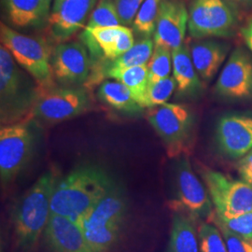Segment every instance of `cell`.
Instances as JSON below:
<instances>
[{
	"label": "cell",
	"instance_id": "14",
	"mask_svg": "<svg viewBox=\"0 0 252 252\" xmlns=\"http://www.w3.org/2000/svg\"><path fill=\"white\" fill-rule=\"evenodd\" d=\"M215 142L220 153L240 159L252 150V115L227 114L217 123Z\"/></svg>",
	"mask_w": 252,
	"mask_h": 252
},
{
	"label": "cell",
	"instance_id": "26",
	"mask_svg": "<svg viewBox=\"0 0 252 252\" xmlns=\"http://www.w3.org/2000/svg\"><path fill=\"white\" fill-rule=\"evenodd\" d=\"M161 4L162 0H144L132 24L134 34L140 38H153Z\"/></svg>",
	"mask_w": 252,
	"mask_h": 252
},
{
	"label": "cell",
	"instance_id": "8",
	"mask_svg": "<svg viewBox=\"0 0 252 252\" xmlns=\"http://www.w3.org/2000/svg\"><path fill=\"white\" fill-rule=\"evenodd\" d=\"M174 185L176 197L171 202L173 211L189 215L199 224L213 222L215 209L207 186L195 175L186 155L176 158Z\"/></svg>",
	"mask_w": 252,
	"mask_h": 252
},
{
	"label": "cell",
	"instance_id": "6",
	"mask_svg": "<svg viewBox=\"0 0 252 252\" xmlns=\"http://www.w3.org/2000/svg\"><path fill=\"white\" fill-rule=\"evenodd\" d=\"M36 120L27 118L0 128V180L3 188L17 179L33 158L39 140Z\"/></svg>",
	"mask_w": 252,
	"mask_h": 252
},
{
	"label": "cell",
	"instance_id": "2",
	"mask_svg": "<svg viewBox=\"0 0 252 252\" xmlns=\"http://www.w3.org/2000/svg\"><path fill=\"white\" fill-rule=\"evenodd\" d=\"M53 170L44 172L17 200L11 212V224L17 252L36 249L52 215V196L58 180Z\"/></svg>",
	"mask_w": 252,
	"mask_h": 252
},
{
	"label": "cell",
	"instance_id": "30",
	"mask_svg": "<svg viewBox=\"0 0 252 252\" xmlns=\"http://www.w3.org/2000/svg\"><path fill=\"white\" fill-rule=\"evenodd\" d=\"M122 26L114 0H101L91 14L87 27H110Z\"/></svg>",
	"mask_w": 252,
	"mask_h": 252
},
{
	"label": "cell",
	"instance_id": "5",
	"mask_svg": "<svg viewBox=\"0 0 252 252\" xmlns=\"http://www.w3.org/2000/svg\"><path fill=\"white\" fill-rule=\"evenodd\" d=\"M0 40L16 63L35 81L41 94L57 87L51 64L52 51L44 38L24 35L1 23Z\"/></svg>",
	"mask_w": 252,
	"mask_h": 252
},
{
	"label": "cell",
	"instance_id": "35",
	"mask_svg": "<svg viewBox=\"0 0 252 252\" xmlns=\"http://www.w3.org/2000/svg\"><path fill=\"white\" fill-rule=\"evenodd\" d=\"M242 36L245 42L252 53V20L242 29Z\"/></svg>",
	"mask_w": 252,
	"mask_h": 252
},
{
	"label": "cell",
	"instance_id": "4",
	"mask_svg": "<svg viewBox=\"0 0 252 252\" xmlns=\"http://www.w3.org/2000/svg\"><path fill=\"white\" fill-rule=\"evenodd\" d=\"M40 90L27 79L8 49L0 47V115L1 125H10L29 116Z\"/></svg>",
	"mask_w": 252,
	"mask_h": 252
},
{
	"label": "cell",
	"instance_id": "12",
	"mask_svg": "<svg viewBox=\"0 0 252 252\" xmlns=\"http://www.w3.org/2000/svg\"><path fill=\"white\" fill-rule=\"evenodd\" d=\"M80 38L90 54L92 68L117 59L135 43L133 30L125 26L84 27Z\"/></svg>",
	"mask_w": 252,
	"mask_h": 252
},
{
	"label": "cell",
	"instance_id": "7",
	"mask_svg": "<svg viewBox=\"0 0 252 252\" xmlns=\"http://www.w3.org/2000/svg\"><path fill=\"white\" fill-rule=\"evenodd\" d=\"M147 119L159 135L170 158L186 155L194 139L195 117L187 106L165 103L149 108Z\"/></svg>",
	"mask_w": 252,
	"mask_h": 252
},
{
	"label": "cell",
	"instance_id": "25",
	"mask_svg": "<svg viewBox=\"0 0 252 252\" xmlns=\"http://www.w3.org/2000/svg\"><path fill=\"white\" fill-rule=\"evenodd\" d=\"M104 79L120 81L131 92L135 101L146 108V92L148 87V64L124 69H113L104 74Z\"/></svg>",
	"mask_w": 252,
	"mask_h": 252
},
{
	"label": "cell",
	"instance_id": "21",
	"mask_svg": "<svg viewBox=\"0 0 252 252\" xmlns=\"http://www.w3.org/2000/svg\"><path fill=\"white\" fill-rule=\"evenodd\" d=\"M154 40L153 37L140 38L138 42L129 49L126 53L122 54L117 59L101 63L98 66L92 68L90 78L85 86L91 87L103 80L104 74L113 69H124L132 66L148 64L152 58L154 50Z\"/></svg>",
	"mask_w": 252,
	"mask_h": 252
},
{
	"label": "cell",
	"instance_id": "3",
	"mask_svg": "<svg viewBox=\"0 0 252 252\" xmlns=\"http://www.w3.org/2000/svg\"><path fill=\"white\" fill-rule=\"evenodd\" d=\"M129 214V199L124 186L118 182L80 222L93 252L116 251Z\"/></svg>",
	"mask_w": 252,
	"mask_h": 252
},
{
	"label": "cell",
	"instance_id": "23",
	"mask_svg": "<svg viewBox=\"0 0 252 252\" xmlns=\"http://www.w3.org/2000/svg\"><path fill=\"white\" fill-rule=\"evenodd\" d=\"M199 223L189 215L174 211L169 240L164 252H199Z\"/></svg>",
	"mask_w": 252,
	"mask_h": 252
},
{
	"label": "cell",
	"instance_id": "13",
	"mask_svg": "<svg viewBox=\"0 0 252 252\" xmlns=\"http://www.w3.org/2000/svg\"><path fill=\"white\" fill-rule=\"evenodd\" d=\"M51 64L56 83L63 86L85 85L90 78V54L82 42H59L52 50Z\"/></svg>",
	"mask_w": 252,
	"mask_h": 252
},
{
	"label": "cell",
	"instance_id": "11",
	"mask_svg": "<svg viewBox=\"0 0 252 252\" xmlns=\"http://www.w3.org/2000/svg\"><path fill=\"white\" fill-rule=\"evenodd\" d=\"M188 30L191 37L231 36L236 25V13L227 0H192L189 5Z\"/></svg>",
	"mask_w": 252,
	"mask_h": 252
},
{
	"label": "cell",
	"instance_id": "10",
	"mask_svg": "<svg viewBox=\"0 0 252 252\" xmlns=\"http://www.w3.org/2000/svg\"><path fill=\"white\" fill-rule=\"evenodd\" d=\"M201 176L217 217L232 218L252 210V188L243 180L209 168L202 169Z\"/></svg>",
	"mask_w": 252,
	"mask_h": 252
},
{
	"label": "cell",
	"instance_id": "28",
	"mask_svg": "<svg viewBox=\"0 0 252 252\" xmlns=\"http://www.w3.org/2000/svg\"><path fill=\"white\" fill-rule=\"evenodd\" d=\"M199 252H228L220 228L211 222L199 224Z\"/></svg>",
	"mask_w": 252,
	"mask_h": 252
},
{
	"label": "cell",
	"instance_id": "18",
	"mask_svg": "<svg viewBox=\"0 0 252 252\" xmlns=\"http://www.w3.org/2000/svg\"><path fill=\"white\" fill-rule=\"evenodd\" d=\"M48 252H93L81 224L52 214L42 235Z\"/></svg>",
	"mask_w": 252,
	"mask_h": 252
},
{
	"label": "cell",
	"instance_id": "36",
	"mask_svg": "<svg viewBox=\"0 0 252 252\" xmlns=\"http://www.w3.org/2000/svg\"><path fill=\"white\" fill-rule=\"evenodd\" d=\"M231 1L235 2V3H240V4H244V3H249V2H251V1H252V0H231Z\"/></svg>",
	"mask_w": 252,
	"mask_h": 252
},
{
	"label": "cell",
	"instance_id": "1",
	"mask_svg": "<svg viewBox=\"0 0 252 252\" xmlns=\"http://www.w3.org/2000/svg\"><path fill=\"white\" fill-rule=\"evenodd\" d=\"M118 182L101 164L80 163L57 180L52 196V214L80 223Z\"/></svg>",
	"mask_w": 252,
	"mask_h": 252
},
{
	"label": "cell",
	"instance_id": "16",
	"mask_svg": "<svg viewBox=\"0 0 252 252\" xmlns=\"http://www.w3.org/2000/svg\"><path fill=\"white\" fill-rule=\"evenodd\" d=\"M98 0H54L49 28L53 38L63 42L81 30Z\"/></svg>",
	"mask_w": 252,
	"mask_h": 252
},
{
	"label": "cell",
	"instance_id": "33",
	"mask_svg": "<svg viewBox=\"0 0 252 252\" xmlns=\"http://www.w3.org/2000/svg\"><path fill=\"white\" fill-rule=\"evenodd\" d=\"M217 225V224H216ZM224 237L228 252H252V243L243 237L232 233L223 226L217 225Z\"/></svg>",
	"mask_w": 252,
	"mask_h": 252
},
{
	"label": "cell",
	"instance_id": "34",
	"mask_svg": "<svg viewBox=\"0 0 252 252\" xmlns=\"http://www.w3.org/2000/svg\"><path fill=\"white\" fill-rule=\"evenodd\" d=\"M236 169L240 180H243L252 188V150L239 159Z\"/></svg>",
	"mask_w": 252,
	"mask_h": 252
},
{
	"label": "cell",
	"instance_id": "22",
	"mask_svg": "<svg viewBox=\"0 0 252 252\" xmlns=\"http://www.w3.org/2000/svg\"><path fill=\"white\" fill-rule=\"evenodd\" d=\"M189 50L199 77L208 82L224 62L229 48L224 43L214 40H199L194 42Z\"/></svg>",
	"mask_w": 252,
	"mask_h": 252
},
{
	"label": "cell",
	"instance_id": "27",
	"mask_svg": "<svg viewBox=\"0 0 252 252\" xmlns=\"http://www.w3.org/2000/svg\"><path fill=\"white\" fill-rule=\"evenodd\" d=\"M172 72V52L160 46H155L151 60L148 63V84L161 81Z\"/></svg>",
	"mask_w": 252,
	"mask_h": 252
},
{
	"label": "cell",
	"instance_id": "37",
	"mask_svg": "<svg viewBox=\"0 0 252 252\" xmlns=\"http://www.w3.org/2000/svg\"></svg>",
	"mask_w": 252,
	"mask_h": 252
},
{
	"label": "cell",
	"instance_id": "24",
	"mask_svg": "<svg viewBox=\"0 0 252 252\" xmlns=\"http://www.w3.org/2000/svg\"><path fill=\"white\" fill-rule=\"evenodd\" d=\"M97 96L108 107L128 114H137L144 109L135 101L126 85L115 80L101 83Z\"/></svg>",
	"mask_w": 252,
	"mask_h": 252
},
{
	"label": "cell",
	"instance_id": "9",
	"mask_svg": "<svg viewBox=\"0 0 252 252\" xmlns=\"http://www.w3.org/2000/svg\"><path fill=\"white\" fill-rule=\"evenodd\" d=\"M90 108V96L85 88L57 86L40 94L28 118L47 124H59L80 116Z\"/></svg>",
	"mask_w": 252,
	"mask_h": 252
},
{
	"label": "cell",
	"instance_id": "15",
	"mask_svg": "<svg viewBox=\"0 0 252 252\" xmlns=\"http://www.w3.org/2000/svg\"><path fill=\"white\" fill-rule=\"evenodd\" d=\"M215 92L224 98L252 97V60L241 48L230 55L218 78Z\"/></svg>",
	"mask_w": 252,
	"mask_h": 252
},
{
	"label": "cell",
	"instance_id": "31",
	"mask_svg": "<svg viewBox=\"0 0 252 252\" xmlns=\"http://www.w3.org/2000/svg\"><path fill=\"white\" fill-rule=\"evenodd\" d=\"M213 222L217 225L223 226L246 240L252 241V210L232 218H220L215 215Z\"/></svg>",
	"mask_w": 252,
	"mask_h": 252
},
{
	"label": "cell",
	"instance_id": "20",
	"mask_svg": "<svg viewBox=\"0 0 252 252\" xmlns=\"http://www.w3.org/2000/svg\"><path fill=\"white\" fill-rule=\"evenodd\" d=\"M172 72L177 83L179 94L185 97L197 96L203 84L192 62L190 50L187 44L172 51Z\"/></svg>",
	"mask_w": 252,
	"mask_h": 252
},
{
	"label": "cell",
	"instance_id": "17",
	"mask_svg": "<svg viewBox=\"0 0 252 252\" xmlns=\"http://www.w3.org/2000/svg\"><path fill=\"white\" fill-rule=\"evenodd\" d=\"M189 10L182 0H162L153 40L155 46L173 51L183 44Z\"/></svg>",
	"mask_w": 252,
	"mask_h": 252
},
{
	"label": "cell",
	"instance_id": "19",
	"mask_svg": "<svg viewBox=\"0 0 252 252\" xmlns=\"http://www.w3.org/2000/svg\"><path fill=\"white\" fill-rule=\"evenodd\" d=\"M2 12L14 29H40L49 24L52 0H1Z\"/></svg>",
	"mask_w": 252,
	"mask_h": 252
},
{
	"label": "cell",
	"instance_id": "32",
	"mask_svg": "<svg viewBox=\"0 0 252 252\" xmlns=\"http://www.w3.org/2000/svg\"><path fill=\"white\" fill-rule=\"evenodd\" d=\"M144 0H114L118 15L122 26H130L133 24Z\"/></svg>",
	"mask_w": 252,
	"mask_h": 252
},
{
	"label": "cell",
	"instance_id": "29",
	"mask_svg": "<svg viewBox=\"0 0 252 252\" xmlns=\"http://www.w3.org/2000/svg\"><path fill=\"white\" fill-rule=\"evenodd\" d=\"M175 90H177V83L173 76L148 84L146 92V108H155L167 103Z\"/></svg>",
	"mask_w": 252,
	"mask_h": 252
}]
</instances>
